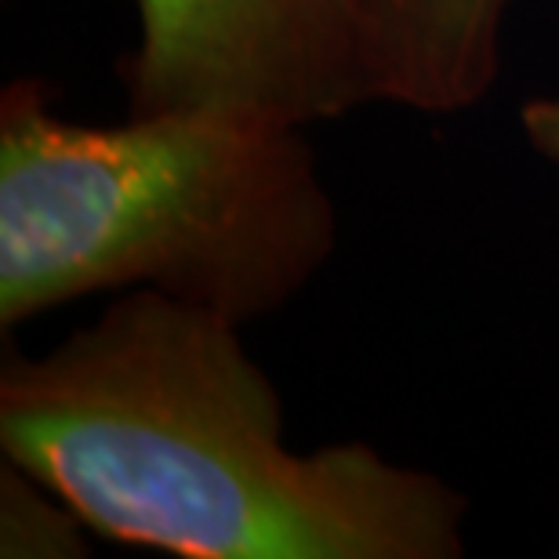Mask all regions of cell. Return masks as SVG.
Listing matches in <instances>:
<instances>
[{
	"label": "cell",
	"mask_w": 559,
	"mask_h": 559,
	"mask_svg": "<svg viewBox=\"0 0 559 559\" xmlns=\"http://www.w3.org/2000/svg\"><path fill=\"white\" fill-rule=\"evenodd\" d=\"M0 447L95 534L182 559H457L468 501L374 451H295L243 323L128 290L0 371Z\"/></svg>",
	"instance_id": "6da1fadb"
},
{
	"label": "cell",
	"mask_w": 559,
	"mask_h": 559,
	"mask_svg": "<svg viewBox=\"0 0 559 559\" xmlns=\"http://www.w3.org/2000/svg\"><path fill=\"white\" fill-rule=\"evenodd\" d=\"M338 248L306 128L226 109L81 124L44 81L0 95V328L92 295H156L237 323L295 301Z\"/></svg>",
	"instance_id": "7a4b0ae2"
},
{
	"label": "cell",
	"mask_w": 559,
	"mask_h": 559,
	"mask_svg": "<svg viewBox=\"0 0 559 559\" xmlns=\"http://www.w3.org/2000/svg\"><path fill=\"white\" fill-rule=\"evenodd\" d=\"M131 114L226 109L320 124L374 103L364 0H135Z\"/></svg>",
	"instance_id": "3957f363"
},
{
	"label": "cell",
	"mask_w": 559,
	"mask_h": 559,
	"mask_svg": "<svg viewBox=\"0 0 559 559\" xmlns=\"http://www.w3.org/2000/svg\"><path fill=\"white\" fill-rule=\"evenodd\" d=\"M374 103L465 114L490 95L512 0H364Z\"/></svg>",
	"instance_id": "277c9868"
},
{
	"label": "cell",
	"mask_w": 559,
	"mask_h": 559,
	"mask_svg": "<svg viewBox=\"0 0 559 559\" xmlns=\"http://www.w3.org/2000/svg\"><path fill=\"white\" fill-rule=\"evenodd\" d=\"M87 523L26 468L0 465V556H87Z\"/></svg>",
	"instance_id": "5b68a950"
},
{
	"label": "cell",
	"mask_w": 559,
	"mask_h": 559,
	"mask_svg": "<svg viewBox=\"0 0 559 559\" xmlns=\"http://www.w3.org/2000/svg\"><path fill=\"white\" fill-rule=\"evenodd\" d=\"M520 124H523V135H527L531 150L559 171V87L527 98L520 114Z\"/></svg>",
	"instance_id": "8992f818"
}]
</instances>
